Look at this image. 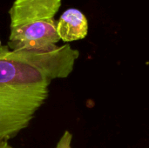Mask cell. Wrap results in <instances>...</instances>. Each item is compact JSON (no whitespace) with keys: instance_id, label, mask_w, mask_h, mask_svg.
<instances>
[{"instance_id":"1","label":"cell","mask_w":149,"mask_h":148,"mask_svg":"<svg viewBox=\"0 0 149 148\" xmlns=\"http://www.w3.org/2000/svg\"><path fill=\"white\" fill-rule=\"evenodd\" d=\"M52 80L30 51L0 47V142L26 129L49 96Z\"/></svg>"},{"instance_id":"2","label":"cell","mask_w":149,"mask_h":148,"mask_svg":"<svg viewBox=\"0 0 149 148\" xmlns=\"http://www.w3.org/2000/svg\"><path fill=\"white\" fill-rule=\"evenodd\" d=\"M62 0H15L9 10L11 51L45 50L60 40L55 15Z\"/></svg>"},{"instance_id":"3","label":"cell","mask_w":149,"mask_h":148,"mask_svg":"<svg viewBox=\"0 0 149 148\" xmlns=\"http://www.w3.org/2000/svg\"><path fill=\"white\" fill-rule=\"evenodd\" d=\"M56 29L60 40L65 43L80 40L88 34V20L81 10L71 8L60 16Z\"/></svg>"},{"instance_id":"4","label":"cell","mask_w":149,"mask_h":148,"mask_svg":"<svg viewBox=\"0 0 149 148\" xmlns=\"http://www.w3.org/2000/svg\"><path fill=\"white\" fill-rule=\"evenodd\" d=\"M72 140V134L69 131H65L62 137L58 140L55 148H72L71 143Z\"/></svg>"},{"instance_id":"5","label":"cell","mask_w":149,"mask_h":148,"mask_svg":"<svg viewBox=\"0 0 149 148\" xmlns=\"http://www.w3.org/2000/svg\"><path fill=\"white\" fill-rule=\"evenodd\" d=\"M0 148H15V147H13L11 145H10L8 141H2V142H0Z\"/></svg>"},{"instance_id":"6","label":"cell","mask_w":149,"mask_h":148,"mask_svg":"<svg viewBox=\"0 0 149 148\" xmlns=\"http://www.w3.org/2000/svg\"><path fill=\"white\" fill-rule=\"evenodd\" d=\"M2 46V44H1V41H0V47Z\"/></svg>"}]
</instances>
